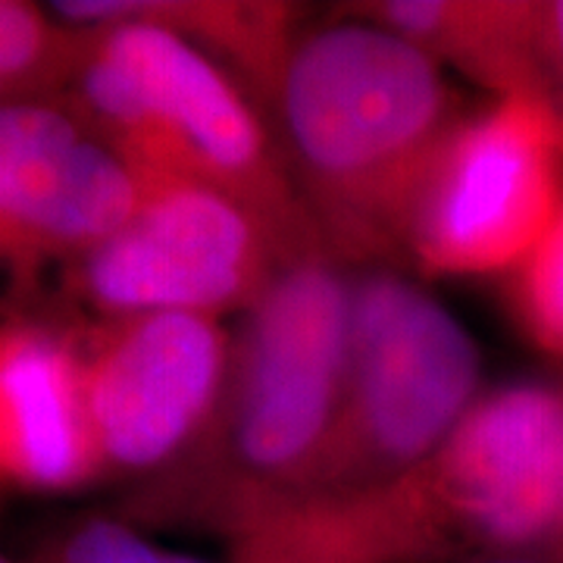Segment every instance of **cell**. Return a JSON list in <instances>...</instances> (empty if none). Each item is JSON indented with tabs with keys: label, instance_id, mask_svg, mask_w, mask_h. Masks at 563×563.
Listing matches in <instances>:
<instances>
[{
	"label": "cell",
	"instance_id": "1",
	"mask_svg": "<svg viewBox=\"0 0 563 563\" xmlns=\"http://www.w3.org/2000/svg\"><path fill=\"white\" fill-rule=\"evenodd\" d=\"M273 107L322 247L342 263L407 257L426 179L463 120L442 63L357 16L295 41Z\"/></svg>",
	"mask_w": 563,
	"mask_h": 563
},
{
	"label": "cell",
	"instance_id": "2",
	"mask_svg": "<svg viewBox=\"0 0 563 563\" xmlns=\"http://www.w3.org/2000/svg\"><path fill=\"white\" fill-rule=\"evenodd\" d=\"M354 282L322 244L282 261L244 313L203 442L144 492L141 514L198 517L225 539L310 492L347 376Z\"/></svg>",
	"mask_w": 563,
	"mask_h": 563
},
{
	"label": "cell",
	"instance_id": "3",
	"mask_svg": "<svg viewBox=\"0 0 563 563\" xmlns=\"http://www.w3.org/2000/svg\"><path fill=\"white\" fill-rule=\"evenodd\" d=\"M79 29V63L60 98L141 179L217 188L288 242L322 244L282 144L232 73L147 22Z\"/></svg>",
	"mask_w": 563,
	"mask_h": 563
},
{
	"label": "cell",
	"instance_id": "4",
	"mask_svg": "<svg viewBox=\"0 0 563 563\" xmlns=\"http://www.w3.org/2000/svg\"><path fill=\"white\" fill-rule=\"evenodd\" d=\"M479 383V347L442 301L391 269L366 273L351 298L339 422L291 507L357 498L429 461L483 398Z\"/></svg>",
	"mask_w": 563,
	"mask_h": 563
},
{
	"label": "cell",
	"instance_id": "5",
	"mask_svg": "<svg viewBox=\"0 0 563 563\" xmlns=\"http://www.w3.org/2000/svg\"><path fill=\"white\" fill-rule=\"evenodd\" d=\"M563 210V117L529 95L461 120L417 213L407 257L432 276L517 269Z\"/></svg>",
	"mask_w": 563,
	"mask_h": 563
},
{
	"label": "cell",
	"instance_id": "6",
	"mask_svg": "<svg viewBox=\"0 0 563 563\" xmlns=\"http://www.w3.org/2000/svg\"><path fill=\"white\" fill-rule=\"evenodd\" d=\"M317 244H295L232 195L207 185H151L139 213L91 251L79 291L107 320L135 313L247 310L282 261Z\"/></svg>",
	"mask_w": 563,
	"mask_h": 563
},
{
	"label": "cell",
	"instance_id": "7",
	"mask_svg": "<svg viewBox=\"0 0 563 563\" xmlns=\"http://www.w3.org/2000/svg\"><path fill=\"white\" fill-rule=\"evenodd\" d=\"M217 317L135 313L79 344L81 388L101 473L176 470L210 432L232 373Z\"/></svg>",
	"mask_w": 563,
	"mask_h": 563
},
{
	"label": "cell",
	"instance_id": "8",
	"mask_svg": "<svg viewBox=\"0 0 563 563\" xmlns=\"http://www.w3.org/2000/svg\"><path fill=\"white\" fill-rule=\"evenodd\" d=\"M151 185L63 101L0 103V269L79 263L139 213Z\"/></svg>",
	"mask_w": 563,
	"mask_h": 563
},
{
	"label": "cell",
	"instance_id": "9",
	"mask_svg": "<svg viewBox=\"0 0 563 563\" xmlns=\"http://www.w3.org/2000/svg\"><path fill=\"white\" fill-rule=\"evenodd\" d=\"M101 473L79 342L35 320H0V479L73 492Z\"/></svg>",
	"mask_w": 563,
	"mask_h": 563
},
{
	"label": "cell",
	"instance_id": "10",
	"mask_svg": "<svg viewBox=\"0 0 563 563\" xmlns=\"http://www.w3.org/2000/svg\"><path fill=\"white\" fill-rule=\"evenodd\" d=\"M439 63L492 88L498 98H542L536 69V3L501 0H391L357 7Z\"/></svg>",
	"mask_w": 563,
	"mask_h": 563
},
{
	"label": "cell",
	"instance_id": "11",
	"mask_svg": "<svg viewBox=\"0 0 563 563\" xmlns=\"http://www.w3.org/2000/svg\"><path fill=\"white\" fill-rule=\"evenodd\" d=\"M54 16L69 25L147 22L198 47L225 73L247 85L261 101L276 98L285 60L298 35L291 32V7L235 3V0H81L54 3Z\"/></svg>",
	"mask_w": 563,
	"mask_h": 563
},
{
	"label": "cell",
	"instance_id": "12",
	"mask_svg": "<svg viewBox=\"0 0 563 563\" xmlns=\"http://www.w3.org/2000/svg\"><path fill=\"white\" fill-rule=\"evenodd\" d=\"M79 25L22 0H0V103L60 98L76 73Z\"/></svg>",
	"mask_w": 563,
	"mask_h": 563
},
{
	"label": "cell",
	"instance_id": "13",
	"mask_svg": "<svg viewBox=\"0 0 563 563\" xmlns=\"http://www.w3.org/2000/svg\"><path fill=\"white\" fill-rule=\"evenodd\" d=\"M29 563H210L144 539L117 517H81L41 544Z\"/></svg>",
	"mask_w": 563,
	"mask_h": 563
},
{
	"label": "cell",
	"instance_id": "14",
	"mask_svg": "<svg viewBox=\"0 0 563 563\" xmlns=\"http://www.w3.org/2000/svg\"><path fill=\"white\" fill-rule=\"evenodd\" d=\"M514 303L529 339L563 357V210L536 251L517 266Z\"/></svg>",
	"mask_w": 563,
	"mask_h": 563
},
{
	"label": "cell",
	"instance_id": "15",
	"mask_svg": "<svg viewBox=\"0 0 563 563\" xmlns=\"http://www.w3.org/2000/svg\"><path fill=\"white\" fill-rule=\"evenodd\" d=\"M536 69L542 98L563 117V0L536 3Z\"/></svg>",
	"mask_w": 563,
	"mask_h": 563
},
{
	"label": "cell",
	"instance_id": "16",
	"mask_svg": "<svg viewBox=\"0 0 563 563\" xmlns=\"http://www.w3.org/2000/svg\"><path fill=\"white\" fill-rule=\"evenodd\" d=\"M466 563H563V539L561 542L520 548V551H501V554H485Z\"/></svg>",
	"mask_w": 563,
	"mask_h": 563
},
{
	"label": "cell",
	"instance_id": "17",
	"mask_svg": "<svg viewBox=\"0 0 563 563\" xmlns=\"http://www.w3.org/2000/svg\"><path fill=\"white\" fill-rule=\"evenodd\" d=\"M0 563H10V561H7V558H0Z\"/></svg>",
	"mask_w": 563,
	"mask_h": 563
}]
</instances>
